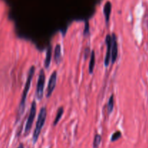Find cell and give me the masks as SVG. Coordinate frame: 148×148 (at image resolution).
I'll return each mask as SVG.
<instances>
[{"instance_id": "16", "label": "cell", "mask_w": 148, "mask_h": 148, "mask_svg": "<svg viewBox=\"0 0 148 148\" xmlns=\"http://www.w3.org/2000/svg\"><path fill=\"white\" fill-rule=\"evenodd\" d=\"M17 148H24V146H23V145L21 144V145H20V146H19Z\"/></svg>"}, {"instance_id": "2", "label": "cell", "mask_w": 148, "mask_h": 148, "mask_svg": "<svg viewBox=\"0 0 148 148\" xmlns=\"http://www.w3.org/2000/svg\"><path fill=\"white\" fill-rule=\"evenodd\" d=\"M46 115H47V110H46V107H43L40 109L38 117L37 122H36V128H35L34 133H33V143H36L37 142L38 139L39 135H40V132H41L42 129L43 127V125H44L45 121H46Z\"/></svg>"}, {"instance_id": "12", "label": "cell", "mask_w": 148, "mask_h": 148, "mask_svg": "<svg viewBox=\"0 0 148 148\" xmlns=\"http://www.w3.org/2000/svg\"><path fill=\"white\" fill-rule=\"evenodd\" d=\"M64 113V108L62 107H60L57 110V113H56V118L54 119V121H53V126H56L58 123H59V120L61 119V118L62 117V115Z\"/></svg>"}, {"instance_id": "11", "label": "cell", "mask_w": 148, "mask_h": 148, "mask_svg": "<svg viewBox=\"0 0 148 148\" xmlns=\"http://www.w3.org/2000/svg\"><path fill=\"white\" fill-rule=\"evenodd\" d=\"M95 52L92 51L91 52V56H90V60L89 63V73L92 74L93 73L94 67H95Z\"/></svg>"}, {"instance_id": "6", "label": "cell", "mask_w": 148, "mask_h": 148, "mask_svg": "<svg viewBox=\"0 0 148 148\" xmlns=\"http://www.w3.org/2000/svg\"><path fill=\"white\" fill-rule=\"evenodd\" d=\"M106 43L107 44V52L106 55L105 60H104V63H105L106 66H108L110 63V61L111 60V47H112V37L110 36L109 34L107 35L106 38Z\"/></svg>"}, {"instance_id": "8", "label": "cell", "mask_w": 148, "mask_h": 148, "mask_svg": "<svg viewBox=\"0 0 148 148\" xmlns=\"http://www.w3.org/2000/svg\"><path fill=\"white\" fill-rule=\"evenodd\" d=\"M111 9H112V4H111V1H106L103 7V14L104 16H105L106 23H108L109 22L110 16H111Z\"/></svg>"}, {"instance_id": "3", "label": "cell", "mask_w": 148, "mask_h": 148, "mask_svg": "<svg viewBox=\"0 0 148 148\" xmlns=\"http://www.w3.org/2000/svg\"><path fill=\"white\" fill-rule=\"evenodd\" d=\"M46 76H45V73L43 69L40 70V73H39L38 80L37 88H36V97L38 100H40L43 95V90H44V84Z\"/></svg>"}, {"instance_id": "15", "label": "cell", "mask_w": 148, "mask_h": 148, "mask_svg": "<svg viewBox=\"0 0 148 148\" xmlns=\"http://www.w3.org/2000/svg\"><path fill=\"white\" fill-rule=\"evenodd\" d=\"M121 136V133L120 131H116L115 132V133H114V134L112 135V136H111V142H114V141H116L118 140L119 139L120 137Z\"/></svg>"}, {"instance_id": "10", "label": "cell", "mask_w": 148, "mask_h": 148, "mask_svg": "<svg viewBox=\"0 0 148 148\" xmlns=\"http://www.w3.org/2000/svg\"><path fill=\"white\" fill-rule=\"evenodd\" d=\"M54 59L56 63L59 64L62 60V52H61L60 44H57L54 50Z\"/></svg>"}, {"instance_id": "7", "label": "cell", "mask_w": 148, "mask_h": 148, "mask_svg": "<svg viewBox=\"0 0 148 148\" xmlns=\"http://www.w3.org/2000/svg\"><path fill=\"white\" fill-rule=\"evenodd\" d=\"M112 47H111V63H115L118 56V44H117L116 36L115 33H113L112 36Z\"/></svg>"}, {"instance_id": "14", "label": "cell", "mask_w": 148, "mask_h": 148, "mask_svg": "<svg viewBox=\"0 0 148 148\" xmlns=\"http://www.w3.org/2000/svg\"><path fill=\"white\" fill-rule=\"evenodd\" d=\"M101 142V136L100 134H96L95 136L93 141V147H98Z\"/></svg>"}, {"instance_id": "5", "label": "cell", "mask_w": 148, "mask_h": 148, "mask_svg": "<svg viewBox=\"0 0 148 148\" xmlns=\"http://www.w3.org/2000/svg\"><path fill=\"white\" fill-rule=\"evenodd\" d=\"M56 80H57V73H56V71H53L50 77L49 84H48L47 89H46V97L47 98H49L52 95V93H53V90L56 87Z\"/></svg>"}, {"instance_id": "17", "label": "cell", "mask_w": 148, "mask_h": 148, "mask_svg": "<svg viewBox=\"0 0 148 148\" xmlns=\"http://www.w3.org/2000/svg\"><path fill=\"white\" fill-rule=\"evenodd\" d=\"M93 148H98V147H93Z\"/></svg>"}, {"instance_id": "9", "label": "cell", "mask_w": 148, "mask_h": 148, "mask_svg": "<svg viewBox=\"0 0 148 148\" xmlns=\"http://www.w3.org/2000/svg\"><path fill=\"white\" fill-rule=\"evenodd\" d=\"M51 56H52V46H49L48 47L47 51L46 54V59L44 61V67L46 68H49L50 66L51 61Z\"/></svg>"}, {"instance_id": "4", "label": "cell", "mask_w": 148, "mask_h": 148, "mask_svg": "<svg viewBox=\"0 0 148 148\" xmlns=\"http://www.w3.org/2000/svg\"><path fill=\"white\" fill-rule=\"evenodd\" d=\"M36 115V102L33 101L32 102L31 107L30 110V113L28 115V118H27V122H26L25 125V133L27 134L30 132V129H31L32 126H33V120H34L35 117Z\"/></svg>"}, {"instance_id": "13", "label": "cell", "mask_w": 148, "mask_h": 148, "mask_svg": "<svg viewBox=\"0 0 148 148\" xmlns=\"http://www.w3.org/2000/svg\"><path fill=\"white\" fill-rule=\"evenodd\" d=\"M114 95H111V97H110L109 100H108V113H111L112 112L113 109H114Z\"/></svg>"}, {"instance_id": "1", "label": "cell", "mask_w": 148, "mask_h": 148, "mask_svg": "<svg viewBox=\"0 0 148 148\" xmlns=\"http://www.w3.org/2000/svg\"><path fill=\"white\" fill-rule=\"evenodd\" d=\"M35 73V67L31 66V68H30L28 71V75H27V81H26L24 89H23V94H22L21 100H20V104H19V108H18V117L23 115V113H24L25 110V101L26 98H27V95L28 94V91L30 90V85H31V81L33 79V77Z\"/></svg>"}]
</instances>
